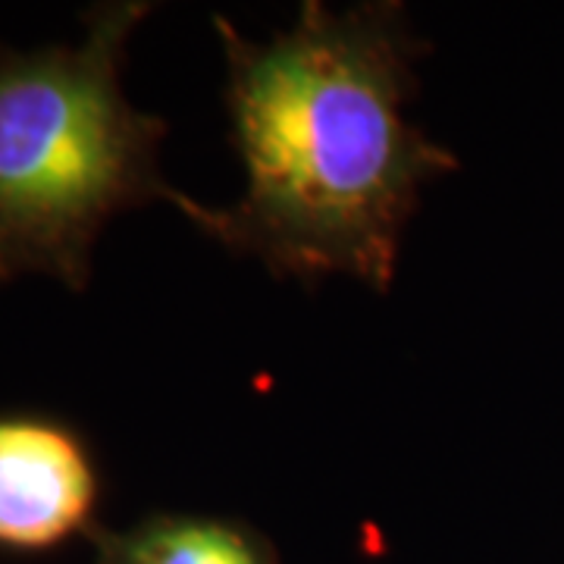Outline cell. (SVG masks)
I'll return each mask as SVG.
<instances>
[{
    "label": "cell",
    "mask_w": 564,
    "mask_h": 564,
    "mask_svg": "<svg viewBox=\"0 0 564 564\" xmlns=\"http://www.w3.org/2000/svg\"><path fill=\"white\" fill-rule=\"evenodd\" d=\"M226 51V110L245 166L242 198L214 207L210 239L289 280L345 273L386 292L423 182L458 158L404 117L421 41L399 3L333 10L248 41L214 17Z\"/></svg>",
    "instance_id": "1"
},
{
    "label": "cell",
    "mask_w": 564,
    "mask_h": 564,
    "mask_svg": "<svg viewBox=\"0 0 564 564\" xmlns=\"http://www.w3.org/2000/svg\"><path fill=\"white\" fill-rule=\"evenodd\" d=\"M148 3H104L82 44L32 54L0 47V285L47 273L82 292L91 245L126 207L166 202L202 232L214 207L163 180L161 117L120 88V61Z\"/></svg>",
    "instance_id": "2"
},
{
    "label": "cell",
    "mask_w": 564,
    "mask_h": 564,
    "mask_svg": "<svg viewBox=\"0 0 564 564\" xmlns=\"http://www.w3.org/2000/svg\"><path fill=\"white\" fill-rule=\"evenodd\" d=\"M98 470L66 423L0 417V549H51L91 521Z\"/></svg>",
    "instance_id": "3"
},
{
    "label": "cell",
    "mask_w": 564,
    "mask_h": 564,
    "mask_svg": "<svg viewBox=\"0 0 564 564\" xmlns=\"http://www.w3.org/2000/svg\"><path fill=\"white\" fill-rule=\"evenodd\" d=\"M107 564H270L261 540L214 518H148L126 533H101Z\"/></svg>",
    "instance_id": "4"
}]
</instances>
